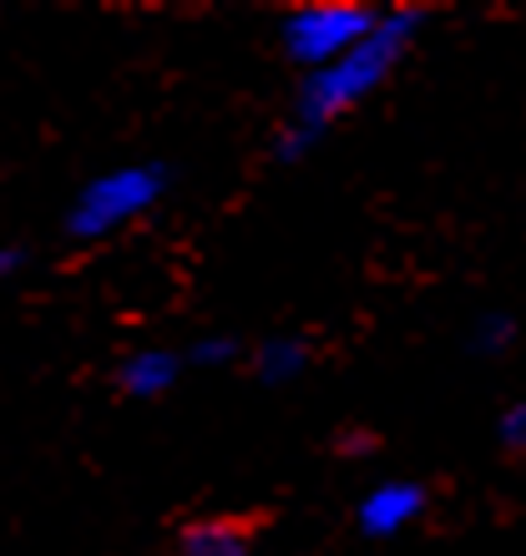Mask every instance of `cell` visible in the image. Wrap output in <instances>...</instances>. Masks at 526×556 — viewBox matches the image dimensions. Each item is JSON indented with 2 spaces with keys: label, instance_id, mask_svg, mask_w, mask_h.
<instances>
[{
  "label": "cell",
  "instance_id": "ba28073f",
  "mask_svg": "<svg viewBox=\"0 0 526 556\" xmlns=\"http://www.w3.org/2000/svg\"><path fill=\"white\" fill-rule=\"evenodd\" d=\"M183 365H188V375L192 369H234L243 365V344L228 334H198L183 344Z\"/></svg>",
  "mask_w": 526,
  "mask_h": 556
},
{
  "label": "cell",
  "instance_id": "3957f363",
  "mask_svg": "<svg viewBox=\"0 0 526 556\" xmlns=\"http://www.w3.org/2000/svg\"><path fill=\"white\" fill-rule=\"evenodd\" d=\"M385 5H354V0H329V5H293L278 15V51L299 76L320 72L335 56H345Z\"/></svg>",
  "mask_w": 526,
  "mask_h": 556
},
{
  "label": "cell",
  "instance_id": "8992f818",
  "mask_svg": "<svg viewBox=\"0 0 526 556\" xmlns=\"http://www.w3.org/2000/svg\"><path fill=\"white\" fill-rule=\"evenodd\" d=\"M243 365L268 390H289L314 369V344L304 334H293V329H278V334H263L259 344L243 350Z\"/></svg>",
  "mask_w": 526,
  "mask_h": 556
},
{
  "label": "cell",
  "instance_id": "277c9868",
  "mask_svg": "<svg viewBox=\"0 0 526 556\" xmlns=\"http://www.w3.org/2000/svg\"><path fill=\"white\" fill-rule=\"evenodd\" d=\"M430 511V491L410 476H385L354 501V527L365 542H394Z\"/></svg>",
  "mask_w": 526,
  "mask_h": 556
},
{
  "label": "cell",
  "instance_id": "8fae6325",
  "mask_svg": "<svg viewBox=\"0 0 526 556\" xmlns=\"http://www.w3.org/2000/svg\"><path fill=\"white\" fill-rule=\"evenodd\" d=\"M375 445H380V435H375V430H339V435H335V451L339 455H354V460L375 455Z\"/></svg>",
  "mask_w": 526,
  "mask_h": 556
},
{
  "label": "cell",
  "instance_id": "7c38bea8",
  "mask_svg": "<svg viewBox=\"0 0 526 556\" xmlns=\"http://www.w3.org/2000/svg\"><path fill=\"white\" fill-rule=\"evenodd\" d=\"M30 264V253L21 249V243H0V283H11V278H21Z\"/></svg>",
  "mask_w": 526,
  "mask_h": 556
},
{
  "label": "cell",
  "instance_id": "6da1fadb",
  "mask_svg": "<svg viewBox=\"0 0 526 556\" xmlns=\"http://www.w3.org/2000/svg\"><path fill=\"white\" fill-rule=\"evenodd\" d=\"M430 15L415 11V5H385L380 21L360 36V41L335 56L320 72L299 76V91H293V106L284 127L274 137L278 162H304L324 137L335 132L345 117H354L365 102H375L385 87H390L400 66L410 61V51L421 46Z\"/></svg>",
  "mask_w": 526,
  "mask_h": 556
},
{
  "label": "cell",
  "instance_id": "9c48e42d",
  "mask_svg": "<svg viewBox=\"0 0 526 556\" xmlns=\"http://www.w3.org/2000/svg\"><path fill=\"white\" fill-rule=\"evenodd\" d=\"M512 344H516V319L512 314H481L476 329H471V354H481V359H501Z\"/></svg>",
  "mask_w": 526,
  "mask_h": 556
},
{
  "label": "cell",
  "instance_id": "5b68a950",
  "mask_svg": "<svg viewBox=\"0 0 526 556\" xmlns=\"http://www.w3.org/2000/svg\"><path fill=\"white\" fill-rule=\"evenodd\" d=\"M188 365H183V350L177 344H142V350H127L117 365V390L137 405H152V400H167L183 384Z\"/></svg>",
  "mask_w": 526,
  "mask_h": 556
},
{
  "label": "cell",
  "instance_id": "52a82bcc",
  "mask_svg": "<svg viewBox=\"0 0 526 556\" xmlns=\"http://www.w3.org/2000/svg\"><path fill=\"white\" fill-rule=\"evenodd\" d=\"M167 556H263L253 527L234 521V516H198L177 531V542Z\"/></svg>",
  "mask_w": 526,
  "mask_h": 556
},
{
  "label": "cell",
  "instance_id": "30bf717a",
  "mask_svg": "<svg viewBox=\"0 0 526 556\" xmlns=\"http://www.w3.org/2000/svg\"><path fill=\"white\" fill-rule=\"evenodd\" d=\"M497 445L506 455H522L526 451V405H506L497 420Z\"/></svg>",
  "mask_w": 526,
  "mask_h": 556
},
{
  "label": "cell",
  "instance_id": "7a4b0ae2",
  "mask_svg": "<svg viewBox=\"0 0 526 556\" xmlns=\"http://www.w3.org/2000/svg\"><path fill=\"white\" fill-rule=\"evenodd\" d=\"M167 192H173L167 162H117L76 188V198L66 203V238L72 243H107V238L152 218L167 203Z\"/></svg>",
  "mask_w": 526,
  "mask_h": 556
}]
</instances>
